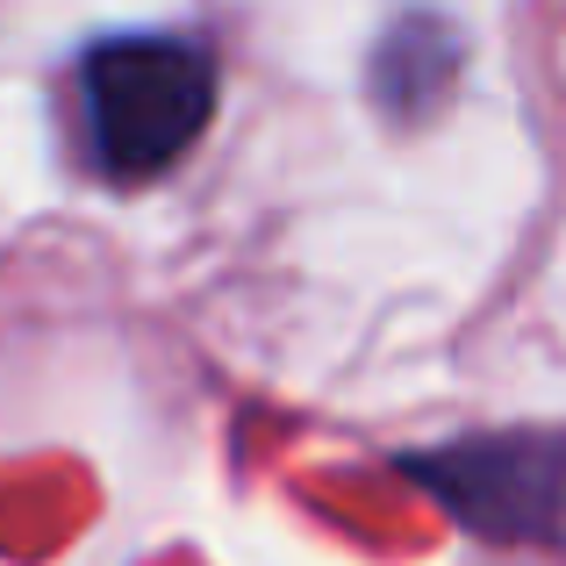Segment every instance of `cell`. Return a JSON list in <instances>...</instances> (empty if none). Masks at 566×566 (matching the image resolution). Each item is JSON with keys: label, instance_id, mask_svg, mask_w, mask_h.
Listing matches in <instances>:
<instances>
[{"label": "cell", "instance_id": "2", "mask_svg": "<svg viewBox=\"0 0 566 566\" xmlns=\"http://www.w3.org/2000/svg\"><path fill=\"white\" fill-rule=\"evenodd\" d=\"M409 473L481 538H545L566 510V438H467L409 459Z\"/></svg>", "mask_w": 566, "mask_h": 566}, {"label": "cell", "instance_id": "1", "mask_svg": "<svg viewBox=\"0 0 566 566\" xmlns=\"http://www.w3.org/2000/svg\"><path fill=\"white\" fill-rule=\"evenodd\" d=\"M86 144L108 180L137 187L172 172L216 115V65L187 36H108L80 65Z\"/></svg>", "mask_w": 566, "mask_h": 566}, {"label": "cell", "instance_id": "3", "mask_svg": "<svg viewBox=\"0 0 566 566\" xmlns=\"http://www.w3.org/2000/svg\"><path fill=\"white\" fill-rule=\"evenodd\" d=\"M467 72V36H459L444 14H401L387 22V36L374 43V101L395 123H423L444 108V94Z\"/></svg>", "mask_w": 566, "mask_h": 566}]
</instances>
